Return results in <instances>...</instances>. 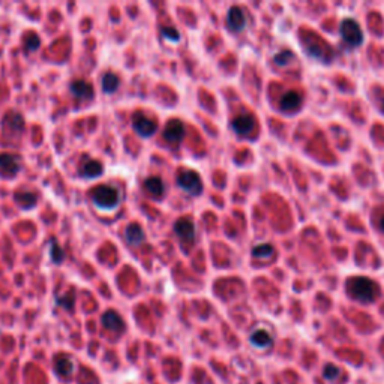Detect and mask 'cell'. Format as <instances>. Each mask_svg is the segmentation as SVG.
<instances>
[{
	"mask_svg": "<svg viewBox=\"0 0 384 384\" xmlns=\"http://www.w3.org/2000/svg\"><path fill=\"white\" fill-rule=\"evenodd\" d=\"M347 288H348V293L351 294V297H354L356 300L363 302V303L374 302L380 294L378 285L374 281H371L365 276L351 278L347 282Z\"/></svg>",
	"mask_w": 384,
	"mask_h": 384,
	"instance_id": "6da1fadb",
	"label": "cell"
},
{
	"mask_svg": "<svg viewBox=\"0 0 384 384\" xmlns=\"http://www.w3.org/2000/svg\"><path fill=\"white\" fill-rule=\"evenodd\" d=\"M92 198H93V201L98 207H101L104 210H111L119 204L120 194L116 188H113L110 185H102V186H98L93 191Z\"/></svg>",
	"mask_w": 384,
	"mask_h": 384,
	"instance_id": "7a4b0ae2",
	"label": "cell"
},
{
	"mask_svg": "<svg viewBox=\"0 0 384 384\" xmlns=\"http://www.w3.org/2000/svg\"><path fill=\"white\" fill-rule=\"evenodd\" d=\"M341 36L342 39L351 45V47H357L362 44L363 41V32L360 29V26L357 24V21L354 20H344L341 24Z\"/></svg>",
	"mask_w": 384,
	"mask_h": 384,
	"instance_id": "3957f363",
	"label": "cell"
},
{
	"mask_svg": "<svg viewBox=\"0 0 384 384\" xmlns=\"http://www.w3.org/2000/svg\"><path fill=\"white\" fill-rule=\"evenodd\" d=\"M177 183L183 191H186L191 195H198L203 191V182L200 176L192 170L182 171L177 177Z\"/></svg>",
	"mask_w": 384,
	"mask_h": 384,
	"instance_id": "277c9868",
	"label": "cell"
},
{
	"mask_svg": "<svg viewBox=\"0 0 384 384\" xmlns=\"http://www.w3.org/2000/svg\"><path fill=\"white\" fill-rule=\"evenodd\" d=\"M132 126H134V131L138 132V135H141V137H152L158 129V125L153 120H150L149 117H146L143 113L134 114Z\"/></svg>",
	"mask_w": 384,
	"mask_h": 384,
	"instance_id": "5b68a950",
	"label": "cell"
},
{
	"mask_svg": "<svg viewBox=\"0 0 384 384\" xmlns=\"http://www.w3.org/2000/svg\"><path fill=\"white\" fill-rule=\"evenodd\" d=\"M227 24H228L230 30L242 32L246 26V17H245L243 9H240L239 6L230 8L228 15H227Z\"/></svg>",
	"mask_w": 384,
	"mask_h": 384,
	"instance_id": "8992f818",
	"label": "cell"
},
{
	"mask_svg": "<svg viewBox=\"0 0 384 384\" xmlns=\"http://www.w3.org/2000/svg\"><path fill=\"white\" fill-rule=\"evenodd\" d=\"M174 231L176 234L182 239V240H188L192 242L195 237V225L191 219L188 218H182L174 224Z\"/></svg>",
	"mask_w": 384,
	"mask_h": 384,
	"instance_id": "52a82bcc",
	"label": "cell"
},
{
	"mask_svg": "<svg viewBox=\"0 0 384 384\" xmlns=\"http://www.w3.org/2000/svg\"><path fill=\"white\" fill-rule=\"evenodd\" d=\"M255 128V119L251 114H240L233 120V129L239 135H249Z\"/></svg>",
	"mask_w": 384,
	"mask_h": 384,
	"instance_id": "ba28073f",
	"label": "cell"
},
{
	"mask_svg": "<svg viewBox=\"0 0 384 384\" xmlns=\"http://www.w3.org/2000/svg\"><path fill=\"white\" fill-rule=\"evenodd\" d=\"M164 137L170 143H179L185 137V128L180 120H171L164 131Z\"/></svg>",
	"mask_w": 384,
	"mask_h": 384,
	"instance_id": "9c48e42d",
	"label": "cell"
},
{
	"mask_svg": "<svg viewBox=\"0 0 384 384\" xmlns=\"http://www.w3.org/2000/svg\"><path fill=\"white\" fill-rule=\"evenodd\" d=\"M102 324H104V327H107L108 330H113V332H122L125 329V323H123L122 317L114 311H107L102 315Z\"/></svg>",
	"mask_w": 384,
	"mask_h": 384,
	"instance_id": "30bf717a",
	"label": "cell"
},
{
	"mask_svg": "<svg viewBox=\"0 0 384 384\" xmlns=\"http://www.w3.org/2000/svg\"><path fill=\"white\" fill-rule=\"evenodd\" d=\"M0 171L6 176H14L18 171V159L9 153L0 155Z\"/></svg>",
	"mask_w": 384,
	"mask_h": 384,
	"instance_id": "8fae6325",
	"label": "cell"
},
{
	"mask_svg": "<svg viewBox=\"0 0 384 384\" xmlns=\"http://www.w3.org/2000/svg\"><path fill=\"white\" fill-rule=\"evenodd\" d=\"M71 92L80 99H90L93 96V87L84 80H75L71 84Z\"/></svg>",
	"mask_w": 384,
	"mask_h": 384,
	"instance_id": "7c38bea8",
	"label": "cell"
},
{
	"mask_svg": "<svg viewBox=\"0 0 384 384\" xmlns=\"http://www.w3.org/2000/svg\"><path fill=\"white\" fill-rule=\"evenodd\" d=\"M125 237H126V242L129 245H134V246H138L144 242L146 239V234L143 231V228L138 225V224H131L126 231H125Z\"/></svg>",
	"mask_w": 384,
	"mask_h": 384,
	"instance_id": "4fadbf2b",
	"label": "cell"
},
{
	"mask_svg": "<svg viewBox=\"0 0 384 384\" xmlns=\"http://www.w3.org/2000/svg\"><path fill=\"white\" fill-rule=\"evenodd\" d=\"M300 104H302V96L294 90L287 92L281 98V102H279V105L284 111H296L300 107Z\"/></svg>",
	"mask_w": 384,
	"mask_h": 384,
	"instance_id": "5bb4252c",
	"label": "cell"
},
{
	"mask_svg": "<svg viewBox=\"0 0 384 384\" xmlns=\"http://www.w3.org/2000/svg\"><path fill=\"white\" fill-rule=\"evenodd\" d=\"M144 188L153 197H161L164 194V183L159 177H149L144 182Z\"/></svg>",
	"mask_w": 384,
	"mask_h": 384,
	"instance_id": "9a60e30c",
	"label": "cell"
},
{
	"mask_svg": "<svg viewBox=\"0 0 384 384\" xmlns=\"http://www.w3.org/2000/svg\"><path fill=\"white\" fill-rule=\"evenodd\" d=\"M102 174V165L98 162V161H87L83 167H81V176L83 177H89V179H93V177H98Z\"/></svg>",
	"mask_w": 384,
	"mask_h": 384,
	"instance_id": "2e32d148",
	"label": "cell"
},
{
	"mask_svg": "<svg viewBox=\"0 0 384 384\" xmlns=\"http://www.w3.org/2000/svg\"><path fill=\"white\" fill-rule=\"evenodd\" d=\"M119 84H120L119 77H117L116 74H113V72H107V74L102 77V89H104V92H107V93L116 92L117 87H119Z\"/></svg>",
	"mask_w": 384,
	"mask_h": 384,
	"instance_id": "e0dca14e",
	"label": "cell"
},
{
	"mask_svg": "<svg viewBox=\"0 0 384 384\" xmlns=\"http://www.w3.org/2000/svg\"><path fill=\"white\" fill-rule=\"evenodd\" d=\"M251 342L258 348H266L272 344V338L266 330H257L251 336Z\"/></svg>",
	"mask_w": 384,
	"mask_h": 384,
	"instance_id": "ac0fdd59",
	"label": "cell"
},
{
	"mask_svg": "<svg viewBox=\"0 0 384 384\" xmlns=\"http://www.w3.org/2000/svg\"><path fill=\"white\" fill-rule=\"evenodd\" d=\"M15 200L23 209H30L36 204V195L32 192H18L15 195Z\"/></svg>",
	"mask_w": 384,
	"mask_h": 384,
	"instance_id": "d6986e66",
	"label": "cell"
},
{
	"mask_svg": "<svg viewBox=\"0 0 384 384\" xmlns=\"http://www.w3.org/2000/svg\"><path fill=\"white\" fill-rule=\"evenodd\" d=\"M5 125H8L12 131H21L23 129V126H24V122H23V117L20 116V114H17V113H11V114H8L6 117H5Z\"/></svg>",
	"mask_w": 384,
	"mask_h": 384,
	"instance_id": "ffe728a7",
	"label": "cell"
},
{
	"mask_svg": "<svg viewBox=\"0 0 384 384\" xmlns=\"http://www.w3.org/2000/svg\"><path fill=\"white\" fill-rule=\"evenodd\" d=\"M56 369H57V372H59V374H62V375H69V374L74 371V363L71 362V359H68V357H62V359H59V360H57V363H56Z\"/></svg>",
	"mask_w": 384,
	"mask_h": 384,
	"instance_id": "44dd1931",
	"label": "cell"
},
{
	"mask_svg": "<svg viewBox=\"0 0 384 384\" xmlns=\"http://www.w3.org/2000/svg\"><path fill=\"white\" fill-rule=\"evenodd\" d=\"M272 252H273V248H272L270 245H267V243L258 245V246H255V248L252 249V254H254V257H257V258H267V257L272 255Z\"/></svg>",
	"mask_w": 384,
	"mask_h": 384,
	"instance_id": "7402d4cb",
	"label": "cell"
},
{
	"mask_svg": "<svg viewBox=\"0 0 384 384\" xmlns=\"http://www.w3.org/2000/svg\"><path fill=\"white\" fill-rule=\"evenodd\" d=\"M51 258H53V261L54 263H62L63 261V258H65V254L62 252V249H60V246L57 245V242H51Z\"/></svg>",
	"mask_w": 384,
	"mask_h": 384,
	"instance_id": "603a6c76",
	"label": "cell"
},
{
	"mask_svg": "<svg viewBox=\"0 0 384 384\" xmlns=\"http://www.w3.org/2000/svg\"><path fill=\"white\" fill-rule=\"evenodd\" d=\"M291 57H293V54H291L290 51H281L279 54L275 56V63H276L278 66H285V65L290 62Z\"/></svg>",
	"mask_w": 384,
	"mask_h": 384,
	"instance_id": "cb8c5ba5",
	"label": "cell"
},
{
	"mask_svg": "<svg viewBox=\"0 0 384 384\" xmlns=\"http://www.w3.org/2000/svg\"><path fill=\"white\" fill-rule=\"evenodd\" d=\"M162 35L167 38V39H170V41H179L180 39V35H179V32L174 29V27H164L162 29Z\"/></svg>",
	"mask_w": 384,
	"mask_h": 384,
	"instance_id": "d4e9b609",
	"label": "cell"
},
{
	"mask_svg": "<svg viewBox=\"0 0 384 384\" xmlns=\"http://www.w3.org/2000/svg\"><path fill=\"white\" fill-rule=\"evenodd\" d=\"M39 44H41L39 38H38L36 35H32V36L27 38V41H26V48L30 50V51H35V50L39 48Z\"/></svg>",
	"mask_w": 384,
	"mask_h": 384,
	"instance_id": "484cf974",
	"label": "cell"
},
{
	"mask_svg": "<svg viewBox=\"0 0 384 384\" xmlns=\"http://www.w3.org/2000/svg\"><path fill=\"white\" fill-rule=\"evenodd\" d=\"M338 374H339V369H338L336 366H333V365H329V366H326V369H324V375H326L327 380L336 378Z\"/></svg>",
	"mask_w": 384,
	"mask_h": 384,
	"instance_id": "4316f807",
	"label": "cell"
},
{
	"mask_svg": "<svg viewBox=\"0 0 384 384\" xmlns=\"http://www.w3.org/2000/svg\"><path fill=\"white\" fill-rule=\"evenodd\" d=\"M380 228L384 231V216H383V218H381V221H380Z\"/></svg>",
	"mask_w": 384,
	"mask_h": 384,
	"instance_id": "83f0119b",
	"label": "cell"
}]
</instances>
